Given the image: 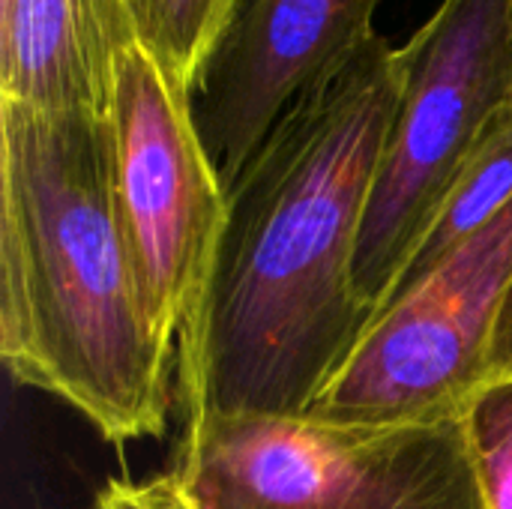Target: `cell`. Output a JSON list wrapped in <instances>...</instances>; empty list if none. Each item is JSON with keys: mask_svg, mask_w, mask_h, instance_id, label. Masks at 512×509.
Returning <instances> with one entry per match:
<instances>
[{"mask_svg": "<svg viewBox=\"0 0 512 509\" xmlns=\"http://www.w3.org/2000/svg\"><path fill=\"white\" fill-rule=\"evenodd\" d=\"M405 75V45L375 33L243 168L177 336L183 420L309 414L357 348L375 318L354 282L357 243Z\"/></svg>", "mask_w": 512, "mask_h": 509, "instance_id": "6da1fadb", "label": "cell"}, {"mask_svg": "<svg viewBox=\"0 0 512 509\" xmlns=\"http://www.w3.org/2000/svg\"><path fill=\"white\" fill-rule=\"evenodd\" d=\"M0 360L117 447L165 432L177 339L123 228L102 114L0 102Z\"/></svg>", "mask_w": 512, "mask_h": 509, "instance_id": "7a4b0ae2", "label": "cell"}, {"mask_svg": "<svg viewBox=\"0 0 512 509\" xmlns=\"http://www.w3.org/2000/svg\"><path fill=\"white\" fill-rule=\"evenodd\" d=\"M168 480L186 509H486L465 417L204 414L183 420Z\"/></svg>", "mask_w": 512, "mask_h": 509, "instance_id": "3957f363", "label": "cell"}, {"mask_svg": "<svg viewBox=\"0 0 512 509\" xmlns=\"http://www.w3.org/2000/svg\"><path fill=\"white\" fill-rule=\"evenodd\" d=\"M405 51L408 75L354 264L372 312L393 297L453 180L512 102L510 3L441 0Z\"/></svg>", "mask_w": 512, "mask_h": 509, "instance_id": "277c9868", "label": "cell"}, {"mask_svg": "<svg viewBox=\"0 0 512 509\" xmlns=\"http://www.w3.org/2000/svg\"><path fill=\"white\" fill-rule=\"evenodd\" d=\"M510 282L512 204L375 312L309 417L351 426L465 417L489 384L492 342Z\"/></svg>", "mask_w": 512, "mask_h": 509, "instance_id": "5b68a950", "label": "cell"}, {"mask_svg": "<svg viewBox=\"0 0 512 509\" xmlns=\"http://www.w3.org/2000/svg\"><path fill=\"white\" fill-rule=\"evenodd\" d=\"M105 117L120 219L153 315L177 339L225 231L228 189L198 132L189 87L144 36L111 54Z\"/></svg>", "mask_w": 512, "mask_h": 509, "instance_id": "8992f818", "label": "cell"}, {"mask_svg": "<svg viewBox=\"0 0 512 509\" xmlns=\"http://www.w3.org/2000/svg\"><path fill=\"white\" fill-rule=\"evenodd\" d=\"M381 0H240L195 87L192 114L231 192L279 120L378 30Z\"/></svg>", "mask_w": 512, "mask_h": 509, "instance_id": "52a82bcc", "label": "cell"}, {"mask_svg": "<svg viewBox=\"0 0 512 509\" xmlns=\"http://www.w3.org/2000/svg\"><path fill=\"white\" fill-rule=\"evenodd\" d=\"M108 96L111 60L90 0H6L0 6V102L105 117Z\"/></svg>", "mask_w": 512, "mask_h": 509, "instance_id": "ba28073f", "label": "cell"}, {"mask_svg": "<svg viewBox=\"0 0 512 509\" xmlns=\"http://www.w3.org/2000/svg\"><path fill=\"white\" fill-rule=\"evenodd\" d=\"M512 204V102L492 120L477 150L444 195L396 291L429 276L444 258L489 228ZM393 291V294H396Z\"/></svg>", "mask_w": 512, "mask_h": 509, "instance_id": "9c48e42d", "label": "cell"}, {"mask_svg": "<svg viewBox=\"0 0 512 509\" xmlns=\"http://www.w3.org/2000/svg\"><path fill=\"white\" fill-rule=\"evenodd\" d=\"M234 9L237 0H135L138 33L180 75L189 93Z\"/></svg>", "mask_w": 512, "mask_h": 509, "instance_id": "30bf717a", "label": "cell"}, {"mask_svg": "<svg viewBox=\"0 0 512 509\" xmlns=\"http://www.w3.org/2000/svg\"><path fill=\"white\" fill-rule=\"evenodd\" d=\"M471 459L486 509H512V378L486 384L465 411Z\"/></svg>", "mask_w": 512, "mask_h": 509, "instance_id": "8fae6325", "label": "cell"}, {"mask_svg": "<svg viewBox=\"0 0 512 509\" xmlns=\"http://www.w3.org/2000/svg\"><path fill=\"white\" fill-rule=\"evenodd\" d=\"M90 509H186V504L168 477H156L144 483L108 480Z\"/></svg>", "mask_w": 512, "mask_h": 509, "instance_id": "7c38bea8", "label": "cell"}, {"mask_svg": "<svg viewBox=\"0 0 512 509\" xmlns=\"http://www.w3.org/2000/svg\"><path fill=\"white\" fill-rule=\"evenodd\" d=\"M512 378V282L498 315V330L492 342V363H489V384Z\"/></svg>", "mask_w": 512, "mask_h": 509, "instance_id": "4fadbf2b", "label": "cell"}, {"mask_svg": "<svg viewBox=\"0 0 512 509\" xmlns=\"http://www.w3.org/2000/svg\"><path fill=\"white\" fill-rule=\"evenodd\" d=\"M507 3H510V9H512V0H507Z\"/></svg>", "mask_w": 512, "mask_h": 509, "instance_id": "5bb4252c", "label": "cell"}, {"mask_svg": "<svg viewBox=\"0 0 512 509\" xmlns=\"http://www.w3.org/2000/svg\"><path fill=\"white\" fill-rule=\"evenodd\" d=\"M237 3H240V0H237Z\"/></svg>", "mask_w": 512, "mask_h": 509, "instance_id": "9a60e30c", "label": "cell"}]
</instances>
